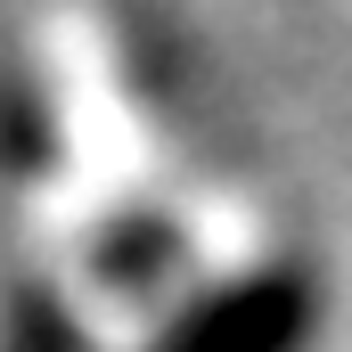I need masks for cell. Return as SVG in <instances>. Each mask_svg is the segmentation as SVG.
Returning a JSON list of instances; mask_svg holds the SVG:
<instances>
[{"instance_id":"6da1fadb","label":"cell","mask_w":352,"mask_h":352,"mask_svg":"<svg viewBox=\"0 0 352 352\" xmlns=\"http://www.w3.org/2000/svg\"><path fill=\"white\" fill-rule=\"evenodd\" d=\"M320 320H328V303L303 263H254L180 295L148 352H311Z\"/></svg>"},{"instance_id":"7a4b0ae2","label":"cell","mask_w":352,"mask_h":352,"mask_svg":"<svg viewBox=\"0 0 352 352\" xmlns=\"http://www.w3.org/2000/svg\"><path fill=\"white\" fill-rule=\"evenodd\" d=\"M98 270H107V287L148 295V287H164L180 270V230L156 221V213H123V221H107V238H98Z\"/></svg>"}]
</instances>
